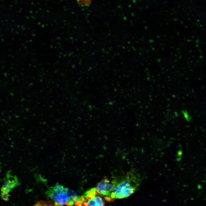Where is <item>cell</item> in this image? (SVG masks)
<instances>
[{
	"mask_svg": "<svg viewBox=\"0 0 206 206\" xmlns=\"http://www.w3.org/2000/svg\"><path fill=\"white\" fill-rule=\"evenodd\" d=\"M84 206H104V203L100 197H95L89 199Z\"/></svg>",
	"mask_w": 206,
	"mask_h": 206,
	"instance_id": "5b68a950",
	"label": "cell"
},
{
	"mask_svg": "<svg viewBox=\"0 0 206 206\" xmlns=\"http://www.w3.org/2000/svg\"><path fill=\"white\" fill-rule=\"evenodd\" d=\"M69 189L57 183L47 192L48 197L53 200L57 206H68L70 199Z\"/></svg>",
	"mask_w": 206,
	"mask_h": 206,
	"instance_id": "7a4b0ae2",
	"label": "cell"
},
{
	"mask_svg": "<svg viewBox=\"0 0 206 206\" xmlns=\"http://www.w3.org/2000/svg\"><path fill=\"white\" fill-rule=\"evenodd\" d=\"M117 182L113 181L110 182L107 179L105 178L100 182L96 187L97 193L105 196H110Z\"/></svg>",
	"mask_w": 206,
	"mask_h": 206,
	"instance_id": "3957f363",
	"label": "cell"
},
{
	"mask_svg": "<svg viewBox=\"0 0 206 206\" xmlns=\"http://www.w3.org/2000/svg\"><path fill=\"white\" fill-rule=\"evenodd\" d=\"M18 183L16 178L8 179L4 182L1 188V193H9Z\"/></svg>",
	"mask_w": 206,
	"mask_h": 206,
	"instance_id": "277c9868",
	"label": "cell"
},
{
	"mask_svg": "<svg viewBox=\"0 0 206 206\" xmlns=\"http://www.w3.org/2000/svg\"><path fill=\"white\" fill-rule=\"evenodd\" d=\"M91 1H78V3L81 6H88L90 3Z\"/></svg>",
	"mask_w": 206,
	"mask_h": 206,
	"instance_id": "52a82bcc",
	"label": "cell"
},
{
	"mask_svg": "<svg viewBox=\"0 0 206 206\" xmlns=\"http://www.w3.org/2000/svg\"><path fill=\"white\" fill-rule=\"evenodd\" d=\"M137 183L133 177L128 176L119 182H117L110 196L112 199L127 197L135 191Z\"/></svg>",
	"mask_w": 206,
	"mask_h": 206,
	"instance_id": "6da1fadb",
	"label": "cell"
},
{
	"mask_svg": "<svg viewBox=\"0 0 206 206\" xmlns=\"http://www.w3.org/2000/svg\"><path fill=\"white\" fill-rule=\"evenodd\" d=\"M96 188H91L85 193L84 197L87 198L95 197L97 193Z\"/></svg>",
	"mask_w": 206,
	"mask_h": 206,
	"instance_id": "8992f818",
	"label": "cell"
}]
</instances>
